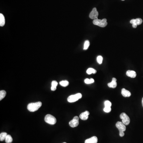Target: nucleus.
<instances>
[{"label": "nucleus", "instance_id": "c85d7f7f", "mask_svg": "<svg viewBox=\"0 0 143 143\" xmlns=\"http://www.w3.org/2000/svg\"><path fill=\"white\" fill-rule=\"evenodd\" d=\"M66 143V142H64V143Z\"/></svg>", "mask_w": 143, "mask_h": 143}, {"label": "nucleus", "instance_id": "ddd939ff", "mask_svg": "<svg viewBox=\"0 0 143 143\" xmlns=\"http://www.w3.org/2000/svg\"><path fill=\"white\" fill-rule=\"evenodd\" d=\"M121 94L122 95V96L125 97H130L131 95V93H130V92H129V91H128L125 88L122 89Z\"/></svg>", "mask_w": 143, "mask_h": 143}, {"label": "nucleus", "instance_id": "f257e3e1", "mask_svg": "<svg viewBox=\"0 0 143 143\" xmlns=\"http://www.w3.org/2000/svg\"><path fill=\"white\" fill-rule=\"evenodd\" d=\"M42 106V103L39 101L36 103H32L29 104L27 108L28 111L30 112H35L37 111Z\"/></svg>", "mask_w": 143, "mask_h": 143}, {"label": "nucleus", "instance_id": "393cba45", "mask_svg": "<svg viewBox=\"0 0 143 143\" xmlns=\"http://www.w3.org/2000/svg\"><path fill=\"white\" fill-rule=\"evenodd\" d=\"M105 107H111V103L109 101H106L104 103Z\"/></svg>", "mask_w": 143, "mask_h": 143}, {"label": "nucleus", "instance_id": "a211bd4d", "mask_svg": "<svg viewBox=\"0 0 143 143\" xmlns=\"http://www.w3.org/2000/svg\"><path fill=\"white\" fill-rule=\"evenodd\" d=\"M7 133L2 132L0 134V141H3L5 140L6 137L7 136Z\"/></svg>", "mask_w": 143, "mask_h": 143}, {"label": "nucleus", "instance_id": "0eeeda50", "mask_svg": "<svg viewBox=\"0 0 143 143\" xmlns=\"http://www.w3.org/2000/svg\"><path fill=\"white\" fill-rule=\"evenodd\" d=\"M79 118L78 117V116H74L73 119L72 120H71V121H70L69 123L70 126L72 128H74L78 126L79 124Z\"/></svg>", "mask_w": 143, "mask_h": 143}, {"label": "nucleus", "instance_id": "6e6552de", "mask_svg": "<svg viewBox=\"0 0 143 143\" xmlns=\"http://www.w3.org/2000/svg\"><path fill=\"white\" fill-rule=\"evenodd\" d=\"M98 15L99 14L97 11L96 8H94L91 12L90 13L89 17L92 19L95 20V19H97Z\"/></svg>", "mask_w": 143, "mask_h": 143}, {"label": "nucleus", "instance_id": "f8f14e48", "mask_svg": "<svg viewBox=\"0 0 143 143\" xmlns=\"http://www.w3.org/2000/svg\"><path fill=\"white\" fill-rule=\"evenodd\" d=\"M126 74L128 77L131 78H135L136 76V72L133 70H128L126 72Z\"/></svg>", "mask_w": 143, "mask_h": 143}, {"label": "nucleus", "instance_id": "f3484780", "mask_svg": "<svg viewBox=\"0 0 143 143\" xmlns=\"http://www.w3.org/2000/svg\"><path fill=\"white\" fill-rule=\"evenodd\" d=\"M5 140L6 143H11L13 141V139L11 135H7Z\"/></svg>", "mask_w": 143, "mask_h": 143}, {"label": "nucleus", "instance_id": "9d476101", "mask_svg": "<svg viewBox=\"0 0 143 143\" xmlns=\"http://www.w3.org/2000/svg\"><path fill=\"white\" fill-rule=\"evenodd\" d=\"M97 137L96 136H94L86 140L85 143H97Z\"/></svg>", "mask_w": 143, "mask_h": 143}, {"label": "nucleus", "instance_id": "f03ea898", "mask_svg": "<svg viewBox=\"0 0 143 143\" xmlns=\"http://www.w3.org/2000/svg\"><path fill=\"white\" fill-rule=\"evenodd\" d=\"M126 125L121 122H117L116 124V126L119 131V135L121 137L125 136L124 132L126 130Z\"/></svg>", "mask_w": 143, "mask_h": 143}, {"label": "nucleus", "instance_id": "412c9836", "mask_svg": "<svg viewBox=\"0 0 143 143\" xmlns=\"http://www.w3.org/2000/svg\"><path fill=\"white\" fill-rule=\"evenodd\" d=\"M94 80L93 79V78H91V79H88V78H86V79L84 80V82L86 84H91L93 83L94 82Z\"/></svg>", "mask_w": 143, "mask_h": 143}, {"label": "nucleus", "instance_id": "20e7f679", "mask_svg": "<svg viewBox=\"0 0 143 143\" xmlns=\"http://www.w3.org/2000/svg\"><path fill=\"white\" fill-rule=\"evenodd\" d=\"M93 24L99 26V27L104 28L106 27L107 26V20L106 18H104L102 20H99V19H95L93 20Z\"/></svg>", "mask_w": 143, "mask_h": 143}, {"label": "nucleus", "instance_id": "5701e85b", "mask_svg": "<svg viewBox=\"0 0 143 143\" xmlns=\"http://www.w3.org/2000/svg\"><path fill=\"white\" fill-rule=\"evenodd\" d=\"M143 20L142 19L140 18H138L135 19V23L137 25H140L142 23Z\"/></svg>", "mask_w": 143, "mask_h": 143}, {"label": "nucleus", "instance_id": "aec40b11", "mask_svg": "<svg viewBox=\"0 0 143 143\" xmlns=\"http://www.w3.org/2000/svg\"><path fill=\"white\" fill-rule=\"evenodd\" d=\"M59 84L61 86H63V87H66L69 84V81H67V80H63L62 81H60L59 83Z\"/></svg>", "mask_w": 143, "mask_h": 143}, {"label": "nucleus", "instance_id": "4be33fe9", "mask_svg": "<svg viewBox=\"0 0 143 143\" xmlns=\"http://www.w3.org/2000/svg\"><path fill=\"white\" fill-rule=\"evenodd\" d=\"M90 45V41L88 40H86L85 41L84 44V50H86L88 49Z\"/></svg>", "mask_w": 143, "mask_h": 143}, {"label": "nucleus", "instance_id": "b1692460", "mask_svg": "<svg viewBox=\"0 0 143 143\" xmlns=\"http://www.w3.org/2000/svg\"><path fill=\"white\" fill-rule=\"evenodd\" d=\"M103 60V58L101 56H98L97 58V62H98V63H99V64H100L102 63Z\"/></svg>", "mask_w": 143, "mask_h": 143}, {"label": "nucleus", "instance_id": "9b49d317", "mask_svg": "<svg viewBox=\"0 0 143 143\" xmlns=\"http://www.w3.org/2000/svg\"><path fill=\"white\" fill-rule=\"evenodd\" d=\"M116 81H117V80H116V78H113L112 79V81L111 82L108 84V86L110 88H115L117 86Z\"/></svg>", "mask_w": 143, "mask_h": 143}, {"label": "nucleus", "instance_id": "1a4fd4ad", "mask_svg": "<svg viewBox=\"0 0 143 143\" xmlns=\"http://www.w3.org/2000/svg\"><path fill=\"white\" fill-rule=\"evenodd\" d=\"M90 113L88 111H86L84 112L81 113L80 115V118L81 120H86L88 119L89 115Z\"/></svg>", "mask_w": 143, "mask_h": 143}, {"label": "nucleus", "instance_id": "4468645a", "mask_svg": "<svg viewBox=\"0 0 143 143\" xmlns=\"http://www.w3.org/2000/svg\"><path fill=\"white\" fill-rule=\"evenodd\" d=\"M5 23V16L2 14H0V26L1 27L3 26Z\"/></svg>", "mask_w": 143, "mask_h": 143}, {"label": "nucleus", "instance_id": "bb28decb", "mask_svg": "<svg viewBox=\"0 0 143 143\" xmlns=\"http://www.w3.org/2000/svg\"><path fill=\"white\" fill-rule=\"evenodd\" d=\"M142 106H143V97L142 99Z\"/></svg>", "mask_w": 143, "mask_h": 143}, {"label": "nucleus", "instance_id": "6ab92c4d", "mask_svg": "<svg viewBox=\"0 0 143 143\" xmlns=\"http://www.w3.org/2000/svg\"><path fill=\"white\" fill-rule=\"evenodd\" d=\"M6 94V92L5 90H1L0 91V100L1 101L5 97Z\"/></svg>", "mask_w": 143, "mask_h": 143}, {"label": "nucleus", "instance_id": "39448f33", "mask_svg": "<svg viewBox=\"0 0 143 143\" xmlns=\"http://www.w3.org/2000/svg\"><path fill=\"white\" fill-rule=\"evenodd\" d=\"M82 97L81 93H78L76 94L70 95L68 98L67 100L69 103H74L77 101Z\"/></svg>", "mask_w": 143, "mask_h": 143}, {"label": "nucleus", "instance_id": "7ed1b4c3", "mask_svg": "<svg viewBox=\"0 0 143 143\" xmlns=\"http://www.w3.org/2000/svg\"><path fill=\"white\" fill-rule=\"evenodd\" d=\"M44 120L46 122L50 125H55L57 122L56 118L50 114H47L46 115L45 117Z\"/></svg>", "mask_w": 143, "mask_h": 143}, {"label": "nucleus", "instance_id": "423d86ee", "mask_svg": "<svg viewBox=\"0 0 143 143\" xmlns=\"http://www.w3.org/2000/svg\"><path fill=\"white\" fill-rule=\"evenodd\" d=\"M120 118L122 120L123 123L125 125H128L130 123V119L125 113H122L120 115Z\"/></svg>", "mask_w": 143, "mask_h": 143}, {"label": "nucleus", "instance_id": "2eb2a0df", "mask_svg": "<svg viewBox=\"0 0 143 143\" xmlns=\"http://www.w3.org/2000/svg\"><path fill=\"white\" fill-rule=\"evenodd\" d=\"M58 82L54 80L51 83V90L52 91H55L57 89V87L58 85Z\"/></svg>", "mask_w": 143, "mask_h": 143}, {"label": "nucleus", "instance_id": "dca6fc26", "mask_svg": "<svg viewBox=\"0 0 143 143\" xmlns=\"http://www.w3.org/2000/svg\"><path fill=\"white\" fill-rule=\"evenodd\" d=\"M87 73L88 74H95L96 73L97 71L94 69H93V68H89L86 71Z\"/></svg>", "mask_w": 143, "mask_h": 143}, {"label": "nucleus", "instance_id": "cd10ccee", "mask_svg": "<svg viewBox=\"0 0 143 143\" xmlns=\"http://www.w3.org/2000/svg\"><path fill=\"white\" fill-rule=\"evenodd\" d=\"M122 0V1H124L125 0Z\"/></svg>", "mask_w": 143, "mask_h": 143}, {"label": "nucleus", "instance_id": "a878e982", "mask_svg": "<svg viewBox=\"0 0 143 143\" xmlns=\"http://www.w3.org/2000/svg\"><path fill=\"white\" fill-rule=\"evenodd\" d=\"M103 111L105 113H110L111 111V107H105L103 109Z\"/></svg>", "mask_w": 143, "mask_h": 143}]
</instances>
